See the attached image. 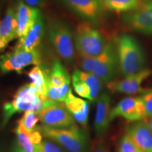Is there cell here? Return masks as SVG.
I'll return each instance as SVG.
<instances>
[{
    "mask_svg": "<svg viewBox=\"0 0 152 152\" xmlns=\"http://www.w3.org/2000/svg\"><path fill=\"white\" fill-rule=\"evenodd\" d=\"M118 68L123 77L137 73L145 68L146 56L142 45L135 37L121 34L115 41Z\"/></svg>",
    "mask_w": 152,
    "mask_h": 152,
    "instance_id": "6da1fadb",
    "label": "cell"
},
{
    "mask_svg": "<svg viewBox=\"0 0 152 152\" xmlns=\"http://www.w3.org/2000/svg\"><path fill=\"white\" fill-rule=\"evenodd\" d=\"M37 128L45 137L56 142L68 152H90L92 149L88 133L75 124L66 128H54L42 125Z\"/></svg>",
    "mask_w": 152,
    "mask_h": 152,
    "instance_id": "7a4b0ae2",
    "label": "cell"
},
{
    "mask_svg": "<svg viewBox=\"0 0 152 152\" xmlns=\"http://www.w3.org/2000/svg\"><path fill=\"white\" fill-rule=\"evenodd\" d=\"M80 66L83 71L94 74L104 84L108 85L115 78L118 67L115 47L109 42L104 50L98 56H80Z\"/></svg>",
    "mask_w": 152,
    "mask_h": 152,
    "instance_id": "3957f363",
    "label": "cell"
},
{
    "mask_svg": "<svg viewBox=\"0 0 152 152\" xmlns=\"http://www.w3.org/2000/svg\"><path fill=\"white\" fill-rule=\"evenodd\" d=\"M45 101L40 97L37 89L32 83L20 87L15 93L12 101L4 106L1 126H4L16 113L27 111L37 113L43 107Z\"/></svg>",
    "mask_w": 152,
    "mask_h": 152,
    "instance_id": "277c9868",
    "label": "cell"
},
{
    "mask_svg": "<svg viewBox=\"0 0 152 152\" xmlns=\"http://www.w3.org/2000/svg\"><path fill=\"white\" fill-rule=\"evenodd\" d=\"M108 42L103 34L90 22L85 20L76 26L74 45L80 56H98L104 50Z\"/></svg>",
    "mask_w": 152,
    "mask_h": 152,
    "instance_id": "5b68a950",
    "label": "cell"
},
{
    "mask_svg": "<svg viewBox=\"0 0 152 152\" xmlns=\"http://www.w3.org/2000/svg\"><path fill=\"white\" fill-rule=\"evenodd\" d=\"M46 77L47 99L56 102H65L72 93L71 77L60 61H54L50 69L46 71Z\"/></svg>",
    "mask_w": 152,
    "mask_h": 152,
    "instance_id": "8992f818",
    "label": "cell"
},
{
    "mask_svg": "<svg viewBox=\"0 0 152 152\" xmlns=\"http://www.w3.org/2000/svg\"><path fill=\"white\" fill-rule=\"evenodd\" d=\"M49 37L58 56L68 65H73L75 60V45L67 25L61 21L53 22L49 26Z\"/></svg>",
    "mask_w": 152,
    "mask_h": 152,
    "instance_id": "52a82bcc",
    "label": "cell"
},
{
    "mask_svg": "<svg viewBox=\"0 0 152 152\" xmlns=\"http://www.w3.org/2000/svg\"><path fill=\"white\" fill-rule=\"evenodd\" d=\"M37 114L42 125L50 128H66L75 123L64 102L47 99Z\"/></svg>",
    "mask_w": 152,
    "mask_h": 152,
    "instance_id": "ba28073f",
    "label": "cell"
},
{
    "mask_svg": "<svg viewBox=\"0 0 152 152\" xmlns=\"http://www.w3.org/2000/svg\"><path fill=\"white\" fill-rule=\"evenodd\" d=\"M41 55L37 49L24 50L15 47L11 52L0 56V70L4 73L11 71L20 73L31 65H40Z\"/></svg>",
    "mask_w": 152,
    "mask_h": 152,
    "instance_id": "9c48e42d",
    "label": "cell"
},
{
    "mask_svg": "<svg viewBox=\"0 0 152 152\" xmlns=\"http://www.w3.org/2000/svg\"><path fill=\"white\" fill-rule=\"evenodd\" d=\"M72 84L80 96L95 102L100 95L104 83L94 74L75 69L72 74Z\"/></svg>",
    "mask_w": 152,
    "mask_h": 152,
    "instance_id": "30bf717a",
    "label": "cell"
},
{
    "mask_svg": "<svg viewBox=\"0 0 152 152\" xmlns=\"http://www.w3.org/2000/svg\"><path fill=\"white\" fill-rule=\"evenodd\" d=\"M123 20L131 29L152 36V0L140 1L138 7L123 15Z\"/></svg>",
    "mask_w": 152,
    "mask_h": 152,
    "instance_id": "8fae6325",
    "label": "cell"
},
{
    "mask_svg": "<svg viewBox=\"0 0 152 152\" xmlns=\"http://www.w3.org/2000/svg\"><path fill=\"white\" fill-rule=\"evenodd\" d=\"M118 117L132 123L145 120V111L140 96H129L120 101L111 110L110 121Z\"/></svg>",
    "mask_w": 152,
    "mask_h": 152,
    "instance_id": "7c38bea8",
    "label": "cell"
},
{
    "mask_svg": "<svg viewBox=\"0 0 152 152\" xmlns=\"http://www.w3.org/2000/svg\"><path fill=\"white\" fill-rule=\"evenodd\" d=\"M151 71L145 68L138 73L125 76L120 80H113L107 85L108 88L113 92L125 94H136L144 92L143 83L151 75Z\"/></svg>",
    "mask_w": 152,
    "mask_h": 152,
    "instance_id": "4fadbf2b",
    "label": "cell"
},
{
    "mask_svg": "<svg viewBox=\"0 0 152 152\" xmlns=\"http://www.w3.org/2000/svg\"><path fill=\"white\" fill-rule=\"evenodd\" d=\"M81 18L91 23H98L104 14L102 0H61Z\"/></svg>",
    "mask_w": 152,
    "mask_h": 152,
    "instance_id": "5bb4252c",
    "label": "cell"
},
{
    "mask_svg": "<svg viewBox=\"0 0 152 152\" xmlns=\"http://www.w3.org/2000/svg\"><path fill=\"white\" fill-rule=\"evenodd\" d=\"M125 134L142 152H152V132L145 120L132 123Z\"/></svg>",
    "mask_w": 152,
    "mask_h": 152,
    "instance_id": "9a60e30c",
    "label": "cell"
},
{
    "mask_svg": "<svg viewBox=\"0 0 152 152\" xmlns=\"http://www.w3.org/2000/svg\"><path fill=\"white\" fill-rule=\"evenodd\" d=\"M94 118V130L96 136L100 137L105 134L109 127L111 113V96L107 93H102L96 102Z\"/></svg>",
    "mask_w": 152,
    "mask_h": 152,
    "instance_id": "2e32d148",
    "label": "cell"
},
{
    "mask_svg": "<svg viewBox=\"0 0 152 152\" xmlns=\"http://www.w3.org/2000/svg\"><path fill=\"white\" fill-rule=\"evenodd\" d=\"M15 132L17 143L24 152H42L41 142L43 135L37 128L32 132H28L18 123Z\"/></svg>",
    "mask_w": 152,
    "mask_h": 152,
    "instance_id": "e0dca14e",
    "label": "cell"
},
{
    "mask_svg": "<svg viewBox=\"0 0 152 152\" xmlns=\"http://www.w3.org/2000/svg\"><path fill=\"white\" fill-rule=\"evenodd\" d=\"M40 14L39 9L30 7L23 1H20L18 3L16 10L18 38L23 37L27 34Z\"/></svg>",
    "mask_w": 152,
    "mask_h": 152,
    "instance_id": "ac0fdd59",
    "label": "cell"
},
{
    "mask_svg": "<svg viewBox=\"0 0 152 152\" xmlns=\"http://www.w3.org/2000/svg\"><path fill=\"white\" fill-rule=\"evenodd\" d=\"M45 30L43 16L42 13L39 15L33 27L30 28L27 34L19 38L16 47L24 50L33 51L37 49L40 45Z\"/></svg>",
    "mask_w": 152,
    "mask_h": 152,
    "instance_id": "d6986e66",
    "label": "cell"
},
{
    "mask_svg": "<svg viewBox=\"0 0 152 152\" xmlns=\"http://www.w3.org/2000/svg\"><path fill=\"white\" fill-rule=\"evenodd\" d=\"M18 37V23L16 11L9 8L0 22V51L3 50L8 44Z\"/></svg>",
    "mask_w": 152,
    "mask_h": 152,
    "instance_id": "ffe728a7",
    "label": "cell"
},
{
    "mask_svg": "<svg viewBox=\"0 0 152 152\" xmlns=\"http://www.w3.org/2000/svg\"><path fill=\"white\" fill-rule=\"evenodd\" d=\"M64 103L75 121L83 127H86L90 111L89 102L81 98L76 97L73 93H71Z\"/></svg>",
    "mask_w": 152,
    "mask_h": 152,
    "instance_id": "44dd1931",
    "label": "cell"
},
{
    "mask_svg": "<svg viewBox=\"0 0 152 152\" xmlns=\"http://www.w3.org/2000/svg\"><path fill=\"white\" fill-rule=\"evenodd\" d=\"M31 83L37 89L38 93L43 100H47V85L46 70L39 65H36L28 73Z\"/></svg>",
    "mask_w": 152,
    "mask_h": 152,
    "instance_id": "7402d4cb",
    "label": "cell"
},
{
    "mask_svg": "<svg viewBox=\"0 0 152 152\" xmlns=\"http://www.w3.org/2000/svg\"><path fill=\"white\" fill-rule=\"evenodd\" d=\"M102 1L106 9L117 13L134 10L140 3V0H102Z\"/></svg>",
    "mask_w": 152,
    "mask_h": 152,
    "instance_id": "603a6c76",
    "label": "cell"
},
{
    "mask_svg": "<svg viewBox=\"0 0 152 152\" xmlns=\"http://www.w3.org/2000/svg\"><path fill=\"white\" fill-rule=\"evenodd\" d=\"M39 121L37 112L33 111H27L25 112L18 123L20 124L28 132H32L36 128L38 121Z\"/></svg>",
    "mask_w": 152,
    "mask_h": 152,
    "instance_id": "cb8c5ba5",
    "label": "cell"
},
{
    "mask_svg": "<svg viewBox=\"0 0 152 152\" xmlns=\"http://www.w3.org/2000/svg\"><path fill=\"white\" fill-rule=\"evenodd\" d=\"M118 152H142L127 134L122 136L118 142Z\"/></svg>",
    "mask_w": 152,
    "mask_h": 152,
    "instance_id": "d4e9b609",
    "label": "cell"
},
{
    "mask_svg": "<svg viewBox=\"0 0 152 152\" xmlns=\"http://www.w3.org/2000/svg\"><path fill=\"white\" fill-rule=\"evenodd\" d=\"M145 111L146 119L152 116V88L146 90L140 95Z\"/></svg>",
    "mask_w": 152,
    "mask_h": 152,
    "instance_id": "484cf974",
    "label": "cell"
},
{
    "mask_svg": "<svg viewBox=\"0 0 152 152\" xmlns=\"http://www.w3.org/2000/svg\"><path fill=\"white\" fill-rule=\"evenodd\" d=\"M41 148L42 152H68L56 142L46 137L42 139V141L41 142Z\"/></svg>",
    "mask_w": 152,
    "mask_h": 152,
    "instance_id": "4316f807",
    "label": "cell"
},
{
    "mask_svg": "<svg viewBox=\"0 0 152 152\" xmlns=\"http://www.w3.org/2000/svg\"><path fill=\"white\" fill-rule=\"evenodd\" d=\"M90 152H109V151L104 142L99 141L94 144H92Z\"/></svg>",
    "mask_w": 152,
    "mask_h": 152,
    "instance_id": "83f0119b",
    "label": "cell"
},
{
    "mask_svg": "<svg viewBox=\"0 0 152 152\" xmlns=\"http://www.w3.org/2000/svg\"><path fill=\"white\" fill-rule=\"evenodd\" d=\"M23 1L30 7L39 9L45 5L47 0H23Z\"/></svg>",
    "mask_w": 152,
    "mask_h": 152,
    "instance_id": "f1b7e54d",
    "label": "cell"
},
{
    "mask_svg": "<svg viewBox=\"0 0 152 152\" xmlns=\"http://www.w3.org/2000/svg\"><path fill=\"white\" fill-rule=\"evenodd\" d=\"M11 152H24V151L21 149V148L19 147L18 143H17V142L16 141L14 144H13L12 147H11Z\"/></svg>",
    "mask_w": 152,
    "mask_h": 152,
    "instance_id": "f546056e",
    "label": "cell"
},
{
    "mask_svg": "<svg viewBox=\"0 0 152 152\" xmlns=\"http://www.w3.org/2000/svg\"><path fill=\"white\" fill-rule=\"evenodd\" d=\"M145 121H147V124H148V125H149V128L151 129V130L152 132V116L148 118H147V119H145Z\"/></svg>",
    "mask_w": 152,
    "mask_h": 152,
    "instance_id": "4dcf8cb0",
    "label": "cell"
},
{
    "mask_svg": "<svg viewBox=\"0 0 152 152\" xmlns=\"http://www.w3.org/2000/svg\"><path fill=\"white\" fill-rule=\"evenodd\" d=\"M0 152H1V151H0Z\"/></svg>",
    "mask_w": 152,
    "mask_h": 152,
    "instance_id": "1f68e13d",
    "label": "cell"
}]
</instances>
